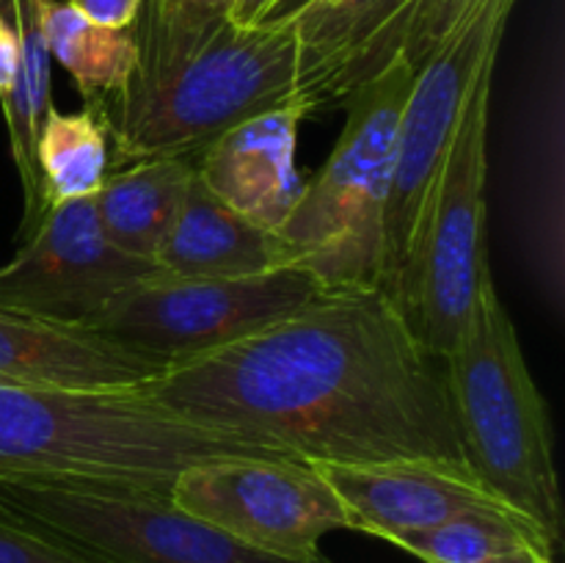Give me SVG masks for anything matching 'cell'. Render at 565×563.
Returning <instances> with one entry per match:
<instances>
[{
	"instance_id": "d4e9b609",
	"label": "cell",
	"mask_w": 565,
	"mask_h": 563,
	"mask_svg": "<svg viewBox=\"0 0 565 563\" xmlns=\"http://www.w3.org/2000/svg\"><path fill=\"white\" fill-rule=\"evenodd\" d=\"M17 70H20V39H17L14 22L6 20L0 11V108H9L11 92H14Z\"/></svg>"
},
{
	"instance_id": "7c38bea8",
	"label": "cell",
	"mask_w": 565,
	"mask_h": 563,
	"mask_svg": "<svg viewBox=\"0 0 565 563\" xmlns=\"http://www.w3.org/2000/svg\"><path fill=\"white\" fill-rule=\"evenodd\" d=\"M163 270L105 237L94 196L53 204L0 265V312L86 326L110 298Z\"/></svg>"
},
{
	"instance_id": "d6986e66",
	"label": "cell",
	"mask_w": 565,
	"mask_h": 563,
	"mask_svg": "<svg viewBox=\"0 0 565 563\" xmlns=\"http://www.w3.org/2000/svg\"><path fill=\"white\" fill-rule=\"evenodd\" d=\"M6 3L11 6L17 39H20V70H17L14 92L3 116L9 127L11 158L20 171L22 191H25V221H22V237H25L47 213L36 169V138L44 116L53 108L50 105V50L33 0H6Z\"/></svg>"
},
{
	"instance_id": "277c9868",
	"label": "cell",
	"mask_w": 565,
	"mask_h": 563,
	"mask_svg": "<svg viewBox=\"0 0 565 563\" xmlns=\"http://www.w3.org/2000/svg\"><path fill=\"white\" fill-rule=\"evenodd\" d=\"M116 160L196 158L221 132L298 99V42L287 20L226 22L191 59L136 75L110 99Z\"/></svg>"
},
{
	"instance_id": "6da1fadb",
	"label": "cell",
	"mask_w": 565,
	"mask_h": 563,
	"mask_svg": "<svg viewBox=\"0 0 565 563\" xmlns=\"http://www.w3.org/2000/svg\"><path fill=\"white\" fill-rule=\"evenodd\" d=\"M434 359L384 287H340L246 340L171 364L141 392L307 464L467 467Z\"/></svg>"
},
{
	"instance_id": "52a82bcc",
	"label": "cell",
	"mask_w": 565,
	"mask_h": 563,
	"mask_svg": "<svg viewBox=\"0 0 565 563\" xmlns=\"http://www.w3.org/2000/svg\"><path fill=\"white\" fill-rule=\"evenodd\" d=\"M329 287L301 268L241 279L149 276L110 298L86 329L169 364L241 342L320 298Z\"/></svg>"
},
{
	"instance_id": "7402d4cb",
	"label": "cell",
	"mask_w": 565,
	"mask_h": 563,
	"mask_svg": "<svg viewBox=\"0 0 565 563\" xmlns=\"http://www.w3.org/2000/svg\"><path fill=\"white\" fill-rule=\"evenodd\" d=\"M235 3L237 0H147L141 28H132L138 42L136 75H158L191 59L230 22Z\"/></svg>"
},
{
	"instance_id": "cb8c5ba5",
	"label": "cell",
	"mask_w": 565,
	"mask_h": 563,
	"mask_svg": "<svg viewBox=\"0 0 565 563\" xmlns=\"http://www.w3.org/2000/svg\"><path fill=\"white\" fill-rule=\"evenodd\" d=\"M77 14L86 17L88 22L110 31L132 28L141 17L143 0H66Z\"/></svg>"
},
{
	"instance_id": "83f0119b",
	"label": "cell",
	"mask_w": 565,
	"mask_h": 563,
	"mask_svg": "<svg viewBox=\"0 0 565 563\" xmlns=\"http://www.w3.org/2000/svg\"><path fill=\"white\" fill-rule=\"evenodd\" d=\"M494 563H552V555L550 552H516V555H508V557H500V561Z\"/></svg>"
},
{
	"instance_id": "e0dca14e",
	"label": "cell",
	"mask_w": 565,
	"mask_h": 563,
	"mask_svg": "<svg viewBox=\"0 0 565 563\" xmlns=\"http://www.w3.org/2000/svg\"><path fill=\"white\" fill-rule=\"evenodd\" d=\"M193 174L196 160L188 155L136 160L130 169L110 171L94 193L105 237L121 252L154 263L180 215Z\"/></svg>"
},
{
	"instance_id": "4fadbf2b",
	"label": "cell",
	"mask_w": 565,
	"mask_h": 563,
	"mask_svg": "<svg viewBox=\"0 0 565 563\" xmlns=\"http://www.w3.org/2000/svg\"><path fill=\"white\" fill-rule=\"evenodd\" d=\"M331 484L359 533L392 541L463 513L511 511L467 467L439 461L312 464ZM516 513V511H513Z\"/></svg>"
},
{
	"instance_id": "5bb4252c",
	"label": "cell",
	"mask_w": 565,
	"mask_h": 563,
	"mask_svg": "<svg viewBox=\"0 0 565 563\" xmlns=\"http://www.w3.org/2000/svg\"><path fill=\"white\" fill-rule=\"evenodd\" d=\"M309 110L287 103L221 132L196 155V174L215 196L268 232H279L301 196L298 130Z\"/></svg>"
},
{
	"instance_id": "7a4b0ae2",
	"label": "cell",
	"mask_w": 565,
	"mask_h": 563,
	"mask_svg": "<svg viewBox=\"0 0 565 563\" xmlns=\"http://www.w3.org/2000/svg\"><path fill=\"white\" fill-rule=\"evenodd\" d=\"M285 458L204 428L141 390H55L0 381V480L169 497L177 475L213 458Z\"/></svg>"
},
{
	"instance_id": "4316f807",
	"label": "cell",
	"mask_w": 565,
	"mask_h": 563,
	"mask_svg": "<svg viewBox=\"0 0 565 563\" xmlns=\"http://www.w3.org/2000/svg\"><path fill=\"white\" fill-rule=\"evenodd\" d=\"M307 0H276V6L270 9V14L265 17L263 22H276V20H287L290 14H296Z\"/></svg>"
},
{
	"instance_id": "ac0fdd59",
	"label": "cell",
	"mask_w": 565,
	"mask_h": 563,
	"mask_svg": "<svg viewBox=\"0 0 565 563\" xmlns=\"http://www.w3.org/2000/svg\"><path fill=\"white\" fill-rule=\"evenodd\" d=\"M33 6L50 59L70 72L88 108L119 97L130 86L138 70V42L132 28H99L58 0H33Z\"/></svg>"
},
{
	"instance_id": "ba28073f",
	"label": "cell",
	"mask_w": 565,
	"mask_h": 563,
	"mask_svg": "<svg viewBox=\"0 0 565 563\" xmlns=\"http://www.w3.org/2000/svg\"><path fill=\"white\" fill-rule=\"evenodd\" d=\"M516 0H472L414 75L397 125L386 196L384 290L395 293L425 204L441 174L475 81L500 55Z\"/></svg>"
},
{
	"instance_id": "30bf717a",
	"label": "cell",
	"mask_w": 565,
	"mask_h": 563,
	"mask_svg": "<svg viewBox=\"0 0 565 563\" xmlns=\"http://www.w3.org/2000/svg\"><path fill=\"white\" fill-rule=\"evenodd\" d=\"M169 500L252 550L285 561H318L320 539L351 530L329 480L307 461L213 458L177 475Z\"/></svg>"
},
{
	"instance_id": "44dd1931",
	"label": "cell",
	"mask_w": 565,
	"mask_h": 563,
	"mask_svg": "<svg viewBox=\"0 0 565 563\" xmlns=\"http://www.w3.org/2000/svg\"><path fill=\"white\" fill-rule=\"evenodd\" d=\"M390 544L425 563H494L516 552H550L552 541L530 519L513 511L463 513L428 530L397 535Z\"/></svg>"
},
{
	"instance_id": "ffe728a7",
	"label": "cell",
	"mask_w": 565,
	"mask_h": 563,
	"mask_svg": "<svg viewBox=\"0 0 565 563\" xmlns=\"http://www.w3.org/2000/svg\"><path fill=\"white\" fill-rule=\"evenodd\" d=\"M108 163V121L97 119L94 108L47 110L36 138V169L47 208L94 196L110 174Z\"/></svg>"
},
{
	"instance_id": "9c48e42d",
	"label": "cell",
	"mask_w": 565,
	"mask_h": 563,
	"mask_svg": "<svg viewBox=\"0 0 565 563\" xmlns=\"http://www.w3.org/2000/svg\"><path fill=\"white\" fill-rule=\"evenodd\" d=\"M0 506L99 563H298L252 550L143 491L0 480Z\"/></svg>"
},
{
	"instance_id": "8992f818",
	"label": "cell",
	"mask_w": 565,
	"mask_h": 563,
	"mask_svg": "<svg viewBox=\"0 0 565 563\" xmlns=\"http://www.w3.org/2000/svg\"><path fill=\"white\" fill-rule=\"evenodd\" d=\"M494 64L469 92L441 174L425 204L392 298L425 351L445 359L467 331L480 296L494 285L486 243V138Z\"/></svg>"
},
{
	"instance_id": "9a60e30c",
	"label": "cell",
	"mask_w": 565,
	"mask_h": 563,
	"mask_svg": "<svg viewBox=\"0 0 565 563\" xmlns=\"http://www.w3.org/2000/svg\"><path fill=\"white\" fill-rule=\"evenodd\" d=\"M166 359L136 353L86 326L0 312V381L55 390H141Z\"/></svg>"
},
{
	"instance_id": "2e32d148",
	"label": "cell",
	"mask_w": 565,
	"mask_h": 563,
	"mask_svg": "<svg viewBox=\"0 0 565 563\" xmlns=\"http://www.w3.org/2000/svg\"><path fill=\"white\" fill-rule=\"evenodd\" d=\"M154 265L180 279H241L287 268L276 232L263 230L221 202L199 174L188 185L180 215Z\"/></svg>"
},
{
	"instance_id": "5b68a950",
	"label": "cell",
	"mask_w": 565,
	"mask_h": 563,
	"mask_svg": "<svg viewBox=\"0 0 565 563\" xmlns=\"http://www.w3.org/2000/svg\"><path fill=\"white\" fill-rule=\"evenodd\" d=\"M414 70L397 59L345 97V127L323 169L303 180L301 196L276 237L281 263L329 290L384 287V215L401 110Z\"/></svg>"
},
{
	"instance_id": "8fae6325",
	"label": "cell",
	"mask_w": 565,
	"mask_h": 563,
	"mask_svg": "<svg viewBox=\"0 0 565 563\" xmlns=\"http://www.w3.org/2000/svg\"><path fill=\"white\" fill-rule=\"evenodd\" d=\"M469 3L472 0H307L287 17L298 42V99L312 116L345 103L348 94L397 59L419 70Z\"/></svg>"
},
{
	"instance_id": "3957f363",
	"label": "cell",
	"mask_w": 565,
	"mask_h": 563,
	"mask_svg": "<svg viewBox=\"0 0 565 563\" xmlns=\"http://www.w3.org/2000/svg\"><path fill=\"white\" fill-rule=\"evenodd\" d=\"M445 381L467 467L557 550L563 508L550 414L494 285L486 287L467 331L445 357Z\"/></svg>"
},
{
	"instance_id": "603a6c76",
	"label": "cell",
	"mask_w": 565,
	"mask_h": 563,
	"mask_svg": "<svg viewBox=\"0 0 565 563\" xmlns=\"http://www.w3.org/2000/svg\"><path fill=\"white\" fill-rule=\"evenodd\" d=\"M0 563H99L0 506Z\"/></svg>"
},
{
	"instance_id": "484cf974",
	"label": "cell",
	"mask_w": 565,
	"mask_h": 563,
	"mask_svg": "<svg viewBox=\"0 0 565 563\" xmlns=\"http://www.w3.org/2000/svg\"><path fill=\"white\" fill-rule=\"evenodd\" d=\"M276 6V0H237L235 9H232L230 22L235 25L248 28V25H259L265 17L270 14V9Z\"/></svg>"
},
{
	"instance_id": "f1b7e54d",
	"label": "cell",
	"mask_w": 565,
	"mask_h": 563,
	"mask_svg": "<svg viewBox=\"0 0 565 563\" xmlns=\"http://www.w3.org/2000/svg\"><path fill=\"white\" fill-rule=\"evenodd\" d=\"M3 3H6V0H0V11H3Z\"/></svg>"
}]
</instances>
